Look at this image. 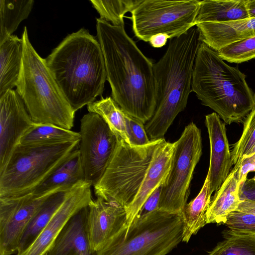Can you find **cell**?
I'll list each match as a JSON object with an SVG mask.
<instances>
[{
    "label": "cell",
    "mask_w": 255,
    "mask_h": 255,
    "mask_svg": "<svg viewBox=\"0 0 255 255\" xmlns=\"http://www.w3.org/2000/svg\"><path fill=\"white\" fill-rule=\"evenodd\" d=\"M249 17L246 0H201L195 23H222Z\"/></svg>",
    "instance_id": "cell-23"
},
{
    "label": "cell",
    "mask_w": 255,
    "mask_h": 255,
    "mask_svg": "<svg viewBox=\"0 0 255 255\" xmlns=\"http://www.w3.org/2000/svg\"><path fill=\"white\" fill-rule=\"evenodd\" d=\"M162 185L156 188L147 199L137 215H144L153 212L159 208Z\"/></svg>",
    "instance_id": "cell-36"
},
{
    "label": "cell",
    "mask_w": 255,
    "mask_h": 255,
    "mask_svg": "<svg viewBox=\"0 0 255 255\" xmlns=\"http://www.w3.org/2000/svg\"><path fill=\"white\" fill-rule=\"evenodd\" d=\"M237 210L255 216V202L247 200L241 201Z\"/></svg>",
    "instance_id": "cell-39"
},
{
    "label": "cell",
    "mask_w": 255,
    "mask_h": 255,
    "mask_svg": "<svg viewBox=\"0 0 255 255\" xmlns=\"http://www.w3.org/2000/svg\"><path fill=\"white\" fill-rule=\"evenodd\" d=\"M254 179H255V176H254Z\"/></svg>",
    "instance_id": "cell-42"
},
{
    "label": "cell",
    "mask_w": 255,
    "mask_h": 255,
    "mask_svg": "<svg viewBox=\"0 0 255 255\" xmlns=\"http://www.w3.org/2000/svg\"><path fill=\"white\" fill-rule=\"evenodd\" d=\"M45 60L75 112L102 95L107 80L104 58L98 40L88 30L67 35Z\"/></svg>",
    "instance_id": "cell-2"
},
{
    "label": "cell",
    "mask_w": 255,
    "mask_h": 255,
    "mask_svg": "<svg viewBox=\"0 0 255 255\" xmlns=\"http://www.w3.org/2000/svg\"><path fill=\"white\" fill-rule=\"evenodd\" d=\"M209 179L207 175L197 196L187 203L181 214L183 222L182 242L187 243L206 224V212L211 200Z\"/></svg>",
    "instance_id": "cell-24"
},
{
    "label": "cell",
    "mask_w": 255,
    "mask_h": 255,
    "mask_svg": "<svg viewBox=\"0 0 255 255\" xmlns=\"http://www.w3.org/2000/svg\"><path fill=\"white\" fill-rule=\"evenodd\" d=\"M79 142L57 145L17 144L0 172V197L31 193L62 164Z\"/></svg>",
    "instance_id": "cell-7"
},
{
    "label": "cell",
    "mask_w": 255,
    "mask_h": 255,
    "mask_svg": "<svg viewBox=\"0 0 255 255\" xmlns=\"http://www.w3.org/2000/svg\"><path fill=\"white\" fill-rule=\"evenodd\" d=\"M192 91L228 125L242 122L255 109V93L246 75L202 42L194 62Z\"/></svg>",
    "instance_id": "cell-4"
},
{
    "label": "cell",
    "mask_w": 255,
    "mask_h": 255,
    "mask_svg": "<svg viewBox=\"0 0 255 255\" xmlns=\"http://www.w3.org/2000/svg\"><path fill=\"white\" fill-rule=\"evenodd\" d=\"M201 41L218 51L234 42L255 36V18L196 25Z\"/></svg>",
    "instance_id": "cell-18"
},
{
    "label": "cell",
    "mask_w": 255,
    "mask_h": 255,
    "mask_svg": "<svg viewBox=\"0 0 255 255\" xmlns=\"http://www.w3.org/2000/svg\"><path fill=\"white\" fill-rule=\"evenodd\" d=\"M96 29L112 98L126 113L145 124L156 107L154 64L127 34L124 26L99 18Z\"/></svg>",
    "instance_id": "cell-1"
},
{
    "label": "cell",
    "mask_w": 255,
    "mask_h": 255,
    "mask_svg": "<svg viewBox=\"0 0 255 255\" xmlns=\"http://www.w3.org/2000/svg\"><path fill=\"white\" fill-rule=\"evenodd\" d=\"M217 52L224 60L230 63L248 61L255 58V36L232 43Z\"/></svg>",
    "instance_id": "cell-31"
},
{
    "label": "cell",
    "mask_w": 255,
    "mask_h": 255,
    "mask_svg": "<svg viewBox=\"0 0 255 255\" xmlns=\"http://www.w3.org/2000/svg\"><path fill=\"white\" fill-rule=\"evenodd\" d=\"M174 145L171 167L162 185L158 209L181 214L187 204L195 167L202 153L200 130L190 123Z\"/></svg>",
    "instance_id": "cell-10"
},
{
    "label": "cell",
    "mask_w": 255,
    "mask_h": 255,
    "mask_svg": "<svg viewBox=\"0 0 255 255\" xmlns=\"http://www.w3.org/2000/svg\"><path fill=\"white\" fill-rule=\"evenodd\" d=\"M85 181L79 149L75 148L45 180L31 193L39 196L53 192L68 190Z\"/></svg>",
    "instance_id": "cell-20"
},
{
    "label": "cell",
    "mask_w": 255,
    "mask_h": 255,
    "mask_svg": "<svg viewBox=\"0 0 255 255\" xmlns=\"http://www.w3.org/2000/svg\"><path fill=\"white\" fill-rule=\"evenodd\" d=\"M91 187L89 183L81 181L69 189L47 226L29 247L16 255H45L47 254L70 219L81 210L88 206L93 200Z\"/></svg>",
    "instance_id": "cell-13"
},
{
    "label": "cell",
    "mask_w": 255,
    "mask_h": 255,
    "mask_svg": "<svg viewBox=\"0 0 255 255\" xmlns=\"http://www.w3.org/2000/svg\"><path fill=\"white\" fill-rule=\"evenodd\" d=\"M22 58V38L12 35L0 43V97L16 86Z\"/></svg>",
    "instance_id": "cell-22"
},
{
    "label": "cell",
    "mask_w": 255,
    "mask_h": 255,
    "mask_svg": "<svg viewBox=\"0 0 255 255\" xmlns=\"http://www.w3.org/2000/svg\"><path fill=\"white\" fill-rule=\"evenodd\" d=\"M45 255H47V254H46Z\"/></svg>",
    "instance_id": "cell-43"
},
{
    "label": "cell",
    "mask_w": 255,
    "mask_h": 255,
    "mask_svg": "<svg viewBox=\"0 0 255 255\" xmlns=\"http://www.w3.org/2000/svg\"><path fill=\"white\" fill-rule=\"evenodd\" d=\"M239 197L241 201L255 202V180L247 178L239 187Z\"/></svg>",
    "instance_id": "cell-37"
},
{
    "label": "cell",
    "mask_w": 255,
    "mask_h": 255,
    "mask_svg": "<svg viewBox=\"0 0 255 255\" xmlns=\"http://www.w3.org/2000/svg\"><path fill=\"white\" fill-rule=\"evenodd\" d=\"M34 124L16 91L8 90L0 97V172L21 136Z\"/></svg>",
    "instance_id": "cell-14"
},
{
    "label": "cell",
    "mask_w": 255,
    "mask_h": 255,
    "mask_svg": "<svg viewBox=\"0 0 255 255\" xmlns=\"http://www.w3.org/2000/svg\"><path fill=\"white\" fill-rule=\"evenodd\" d=\"M164 139L152 140L145 145L133 146L120 138L111 162L94 186L97 197L125 207L129 205L140 188L157 147Z\"/></svg>",
    "instance_id": "cell-8"
},
{
    "label": "cell",
    "mask_w": 255,
    "mask_h": 255,
    "mask_svg": "<svg viewBox=\"0 0 255 255\" xmlns=\"http://www.w3.org/2000/svg\"><path fill=\"white\" fill-rule=\"evenodd\" d=\"M234 167L238 169V179L241 184L247 178L250 172L255 171V153L243 157Z\"/></svg>",
    "instance_id": "cell-35"
},
{
    "label": "cell",
    "mask_w": 255,
    "mask_h": 255,
    "mask_svg": "<svg viewBox=\"0 0 255 255\" xmlns=\"http://www.w3.org/2000/svg\"><path fill=\"white\" fill-rule=\"evenodd\" d=\"M21 38L23 58L16 91L33 123L71 129L75 112L53 78L45 59L39 55L30 43L26 26Z\"/></svg>",
    "instance_id": "cell-5"
},
{
    "label": "cell",
    "mask_w": 255,
    "mask_h": 255,
    "mask_svg": "<svg viewBox=\"0 0 255 255\" xmlns=\"http://www.w3.org/2000/svg\"><path fill=\"white\" fill-rule=\"evenodd\" d=\"M174 142L164 139L157 147L140 188L133 201L125 207L129 226L138 214L143 205L168 174L174 150Z\"/></svg>",
    "instance_id": "cell-17"
},
{
    "label": "cell",
    "mask_w": 255,
    "mask_h": 255,
    "mask_svg": "<svg viewBox=\"0 0 255 255\" xmlns=\"http://www.w3.org/2000/svg\"><path fill=\"white\" fill-rule=\"evenodd\" d=\"M88 206L74 215L57 238L47 255H97L91 247L87 228Z\"/></svg>",
    "instance_id": "cell-19"
},
{
    "label": "cell",
    "mask_w": 255,
    "mask_h": 255,
    "mask_svg": "<svg viewBox=\"0 0 255 255\" xmlns=\"http://www.w3.org/2000/svg\"><path fill=\"white\" fill-rule=\"evenodd\" d=\"M201 42L194 26L170 39L165 53L154 64L156 107L144 125L150 140L164 138L176 117L185 109L192 91L193 67Z\"/></svg>",
    "instance_id": "cell-3"
},
{
    "label": "cell",
    "mask_w": 255,
    "mask_h": 255,
    "mask_svg": "<svg viewBox=\"0 0 255 255\" xmlns=\"http://www.w3.org/2000/svg\"><path fill=\"white\" fill-rule=\"evenodd\" d=\"M68 190L53 194L43 204L24 231L16 254L22 252L29 247L47 226L63 202Z\"/></svg>",
    "instance_id": "cell-26"
},
{
    "label": "cell",
    "mask_w": 255,
    "mask_h": 255,
    "mask_svg": "<svg viewBox=\"0 0 255 255\" xmlns=\"http://www.w3.org/2000/svg\"><path fill=\"white\" fill-rule=\"evenodd\" d=\"M80 134L50 124L34 123L21 136L17 144L22 145H57L80 141Z\"/></svg>",
    "instance_id": "cell-25"
},
{
    "label": "cell",
    "mask_w": 255,
    "mask_h": 255,
    "mask_svg": "<svg viewBox=\"0 0 255 255\" xmlns=\"http://www.w3.org/2000/svg\"><path fill=\"white\" fill-rule=\"evenodd\" d=\"M224 240L208 255H255V235L224 232Z\"/></svg>",
    "instance_id": "cell-29"
},
{
    "label": "cell",
    "mask_w": 255,
    "mask_h": 255,
    "mask_svg": "<svg viewBox=\"0 0 255 255\" xmlns=\"http://www.w3.org/2000/svg\"><path fill=\"white\" fill-rule=\"evenodd\" d=\"M255 144V109L245 119L242 134L231 151L233 164L235 165Z\"/></svg>",
    "instance_id": "cell-32"
},
{
    "label": "cell",
    "mask_w": 255,
    "mask_h": 255,
    "mask_svg": "<svg viewBox=\"0 0 255 255\" xmlns=\"http://www.w3.org/2000/svg\"><path fill=\"white\" fill-rule=\"evenodd\" d=\"M254 153H255V144L246 156L250 155L251 154H254Z\"/></svg>",
    "instance_id": "cell-41"
},
{
    "label": "cell",
    "mask_w": 255,
    "mask_h": 255,
    "mask_svg": "<svg viewBox=\"0 0 255 255\" xmlns=\"http://www.w3.org/2000/svg\"><path fill=\"white\" fill-rule=\"evenodd\" d=\"M79 133L84 180L94 187L111 162L120 138L99 115L90 112L81 119Z\"/></svg>",
    "instance_id": "cell-11"
},
{
    "label": "cell",
    "mask_w": 255,
    "mask_h": 255,
    "mask_svg": "<svg viewBox=\"0 0 255 255\" xmlns=\"http://www.w3.org/2000/svg\"><path fill=\"white\" fill-rule=\"evenodd\" d=\"M58 192L39 196L29 193L0 197V255L16 254L22 235L32 218L45 201Z\"/></svg>",
    "instance_id": "cell-12"
},
{
    "label": "cell",
    "mask_w": 255,
    "mask_h": 255,
    "mask_svg": "<svg viewBox=\"0 0 255 255\" xmlns=\"http://www.w3.org/2000/svg\"><path fill=\"white\" fill-rule=\"evenodd\" d=\"M246 6L249 17L255 18V0H246Z\"/></svg>",
    "instance_id": "cell-40"
},
{
    "label": "cell",
    "mask_w": 255,
    "mask_h": 255,
    "mask_svg": "<svg viewBox=\"0 0 255 255\" xmlns=\"http://www.w3.org/2000/svg\"><path fill=\"white\" fill-rule=\"evenodd\" d=\"M168 36L165 34H158L152 36L149 40L150 45L154 48L163 46L167 42Z\"/></svg>",
    "instance_id": "cell-38"
},
{
    "label": "cell",
    "mask_w": 255,
    "mask_h": 255,
    "mask_svg": "<svg viewBox=\"0 0 255 255\" xmlns=\"http://www.w3.org/2000/svg\"><path fill=\"white\" fill-rule=\"evenodd\" d=\"M201 0H141L132 10V27L136 37L145 42L158 34L170 39L196 26Z\"/></svg>",
    "instance_id": "cell-9"
},
{
    "label": "cell",
    "mask_w": 255,
    "mask_h": 255,
    "mask_svg": "<svg viewBox=\"0 0 255 255\" xmlns=\"http://www.w3.org/2000/svg\"><path fill=\"white\" fill-rule=\"evenodd\" d=\"M205 124L210 140V164L207 175L212 194L226 179L233 163L226 124L215 112L206 116Z\"/></svg>",
    "instance_id": "cell-16"
},
{
    "label": "cell",
    "mask_w": 255,
    "mask_h": 255,
    "mask_svg": "<svg viewBox=\"0 0 255 255\" xmlns=\"http://www.w3.org/2000/svg\"><path fill=\"white\" fill-rule=\"evenodd\" d=\"M225 225L231 233L255 235L254 215L238 210L234 211L228 216Z\"/></svg>",
    "instance_id": "cell-33"
},
{
    "label": "cell",
    "mask_w": 255,
    "mask_h": 255,
    "mask_svg": "<svg viewBox=\"0 0 255 255\" xmlns=\"http://www.w3.org/2000/svg\"><path fill=\"white\" fill-rule=\"evenodd\" d=\"M100 18L115 26H124V17L131 12L141 0H90Z\"/></svg>",
    "instance_id": "cell-30"
},
{
    "label": "cell",
    "mask_w": 255,
    "mask_h": 255,
    "mask_svg": "<svg viewBox=\"0 0 255 255\" xmlns=\"http://www.w3.org/2000/svg\"><path fill=\"white\" fill-rule=\"evenodd\" d=\"M128 225L125 207L97 197L88 205L87 228L92 250L97 252Z\"/></svg>",
    "instance_id": "cell-15"
},
{
    "label": "cell",
    "mask_w": 255,
    "mask_h": 255,
    "mask_svg": "<svg viewBox=\"0 0 255 255\" xmlns=\"http://www.w3.org/2000/svg\"><path fill=\"white\" fill-rule=\"evenodd\" d=\"M33 0H0V43L12 35L18 25L29 15Z\"/></svg>",
    "instance_id": "cell-27"
},
{
    "label": "cell",
    "mask_w": 255,
    "mask_h": 255,
    "mask_svg": "<svg viewBox=\"0 0 255 255\" xmlns=\"http://www.w3.org/2000/svg\"><path fill=\"white\" fill-rule=\"evenodd\" d=\"M127 132L130 144L142 146L148 144L150 140L142 122L126 113Z\"/></svg>",
    "instance_id": "cell-34"
},
{
    "label": "cell",
    "mask_w": 255,
    "mask_h": 255,
    "mask_svg": "<svg viewBox=\"0 0 255 255\" xmlns=\"http://www.w3.org/2000/svg\"><path fill=\"white\" fill-rule=\"evenodd\" d=\"M87 109L89 112L99 115L119 138L130 144L127 129L126 113L112 98H102L100 100L88 105Z\"/></svg>",
    "instance_id": "cell-28"
},
{
    "label": "cell",
    "mask_w": 255,
    "mask_h": 255,
    "mask_svg": "<svg viewBox=\"0 0 255 255\" xmlns=\"http://www.w3.org/2000/svg\"><path fill=\"white\" fill-rule=\"evenodd\" d=\"M238 169L234 167L220 188L211 198L207 209L206 224H225L228 216L237 211L241 201Z\"/></svg>",
    "instance_id": "cell-21"
},
{
    "label": "cell",
    "mask_w": 255,
    "mask_h": 255,
    "mask_svg": "<svg viewBox=\"0 0 255 255\" xmlns=\"http://www.w3.org/2000/svg\"><path fill=\"white\" fill-rule=\"evenodd\" d=\"M181 214L157 209L137 215L97 255H166L182 241Z\"/></svg>",
    "instance_id": "cell-6"
}]
</instances>
